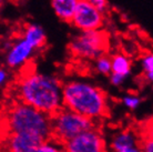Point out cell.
Masks as SVG:
<instances>
[{
  "instance_id": "cell-1",
  "label": "cell",
  "mask_w": 153,
  "mask_h": 152,
  "mask_svg": "<svg viewBox=\"0 0 153 152\" xmlns=\"http://www.w3.org/2000/svg\"><path fill=\"white\" fill-rule=\"evenodd\" d=\"M62 83L52 75L30 70L23 72L15 84L16 100L52 115L62 108Z\"/></svg>"
},
{
  "instance_id": "cell-2",
  "label": "cell",
  "mask_w": 153,
  "mask_h": 152,
  "mask_svg": "<svg viewBox=\"0 0 153 152\" xmlns=\"http://www.w3.org/2000/svg\"><path fill=\"white\" fill-rule=\"evenodd\" d=\"M62 108L89 119L100 120L110 114L107 93L93 84L72 80L62 84Z\"/></svg>"
},
{
  "instance_id": "cell-3",
  "label": "cell",
  "mask_w": 153,
  "mask_h": 152,
  "mask_svg": "<svg viewBox=\"0 0 153 152\" xmlns=\"http://www.w3.org/2000/svg\"><path fill=\"white\" fill-rule=\"evenodd\" d=\"M50 117L19 101H12L0 117V138L28 134L47 141L50 139Z\"/></svg>"
},
{
  "instance_id": "cell-4",
  "label": "cell",
  "mask_w": 153,
  "mask_h": 152,
  "mask_svg": "<svg viewBox=\"0 0 153 152\" xmlns=\"http://www.w3.org/2000/svg\"><path fill=\"white\" fill-rule=\"evenodd\" d=\"M99 121L100 120L89 119L61 108L56 113L50 115L51 132L49 140L63 147L68 141L81 133L89 130H98Z\"/></svg>"
},
{
  "instance_id": "cell-5",
  "label": "cell",
  "mask_w": 153,
  "mask_h": 152,
  "mask_svg": "<svg viewBox=\"0 0 153 152\" xmlns=\"http://www.w3.org/2000/svg\"><path fill=\"white\" fill-rule=\"evenodd\" d=\"M110 48V37L107 31H79L69 43V51L73 57L83 60H96L105 54Z\"/></svg>"
},
{
  "instance_id": "cell-6",
  "label": "cell",
  "mask_w": 153,
  "mask_h": 152,
  "mask_svg": "<svg viewBox=\"0 0 153 152\" xmlns=\"http://www.w3.org/2000/svg\"><path fill=\"white\" fill-rule=\"evenodd\" d=\"M70 23L79 31L100 30L104 25V15L97 10L88 0H79Z\"/></svg>"
},
{
  "instance_id": "cell-7",
  "label": "cell",
  "mask_w": 153,
  "mask_h": 152,
  "mask_svg": "<svg viewBox=\"0 0 153 152\" xmlns=\"http://www.w3.org/2000/svg\"><path fill=\"white\" fill-rule=\"evenodd\" d=\"M65 152H107L105 141L99 130H89L63 145Z\"/></svg>"
},
{
  "instance_id": "cell-8",
  "label": "cell",
  "mask_w": 153,
  "mask_h": 152,
  "mask_svg": "<svg viewBox=\"0 0 153 152\" xmlns=\"http://www.w3.org/2000/svg\"><path fill=\"white\" fill-rule=\"evenodd\" d=\"M0 142L2 152H36L45 141L28 134H10L0 138Z\"/></svg>"
},
{
  "instance_id": "cell-9",
  "label": "cell",
  "mask_w": 153,
  "mask_h": 152,
  "mask_svg": "<svg viewBox=\"0 0 153 152\" xmlns=\"http://www.w3.org/2000/svg\"><path fill=\"white\" fill-rule=\"evenodd\" d=\"M37 50L30 42L20 37L13 43H11L7 51L6 62L9 68H19L22 67L30 60Z\"/></svg>"
},
{
  "instance_id": "cell-10",
  "label": "cell",
  "mask_w": 153,
  "mask_h": 152,
  "mask_svg": "<svg viewBox=\"0 0 153 152\" xmlns=\"http://www.w3.org/2000/svg\"><path fill=\"white\" fill-rule=\"evenodd\" d=\"M21 37L25 38L33 46L36 50L41 49L46 45L47 36L46 31L40 25L37 23H28L25 26Z\"/></svg>"
},
{
  "instance_id": "cell-11",
  "label": "cell",
  "mask_w": 153,
  "mask_h": 152,
  "mask_svg": "<svg viewBox=\"0 0 153 152\" xmlns=\"http://www.w3.org/2000/svg\"><path fill=\"white\" fill-rule=\"evenodd\" d=\"M79 0H51V8L58 18L70 23L78 7Z\"/></svg>"
},
{
  "instance_id": "cell-12",
  "label": "cell",
  "mask_w": 153,
  "mask_h": 152,
  "mask_svg": "<svg viewBox=\"0 0 153 152\" xmlns=\"http://www.w3.org/2000/svg\"><path fill=\"white\" fill-rule=\"evenodd\" d=\"M111 59V73H117L120 76L129 77L132 70L131 59L122 52H117L110 56Z\"/></svg>"
},
{
  "instance_id": "cell-13",
  "label": "cell",
  "mask_w": 153,
  "mask_h": 152,
  "mask_svg": "<svg viewBox=\"0 0 153 152\" xmlns=\"http://www.w3.org/2000/svg\"><path fill=\"white\" fill-rule=\"evenodd\" d=\"M111 147L114 152L121 151V150L132 148V147H138V140H137L134 132H132L131 130H126L115 136L112 141Z\"/></svg>"
},
{
  "instance_id": "cell-14",
  "label": "cell",
  "mask_w": 153,
  "mask_h": 152,
  "mask_svg": "<svg viewBox=\"0 0 153 152\" xmlns=\"http://www.w3.org/2000/svg\"><path fill=\"white\" fill-rule=\"evenodd\" d=\"M94 68L99 73L109 76L111 73V59L109 54H102L94 60Z\"/></svg>"
},
{
  "instance_id": "cell-15",
  "label": "cell",
  "mask_w": 153,
  "mask_h": 152,
  "mask_svg": "<svg viewBox=\"0 0 153 152\" xmlns=\"http://www.w3.org/2000/svg\"><path fill=\"white\" fill-rule=\"evenodd\" d=\"M141 68L146 79L149 82L153 80V54L152 52H146L141 58Z\"/></svg>"
},
{
  "instance_id": "cell-16",
  "label": "cell",
  "mask_w": 153,
  "mask_h": 152,
  "mask_svg": "<svg viewBox=\"0 0 153 152\" xmlns=\"http://www.w3.org/2000/svg\"><path fill=\"white\" fill-rule=\"evenodd\" d=\"M36 152H65V151H63V147L62 145H58V143L53 142L52 140H47L39 145V148L37 149Z\"/></svg>"
},
{
  "instance_id": "cell-17",
  "label": "cell",
  "mask_w": 153,
  "mask_h": 152,
  "mask_svg": "<svg viewBox=\"0 0 153 152\" xmlns=\"http://www.w3.org/2000/svg\"><path fill=\"white\" fill-rule=\"evenodd\" d=\"M122 101L124 103V106L130 108V109H135L140 104V98H139L138 95H124Z\"/></svg>"
},
{
  "instance_id": "cell-18",
  "label": "cell",
  "mask_w": 153,
  "mask_h": 152,
  "mask_svg": "<svg viewBox=\"0 0 153 152\" xmlns=\"http://www.w3.org/2000/svg\"><path fill=\"white\" fill-rule=\"evenodd\" d=\"M89 2L96 8L97 10H99L101 13H105L109 8V1L108 0H88Z\"/></svg>"
},
{
  "instance_id": "cell-19",
  "label": "cell",
  "mask_w": 153,
  "mask_h": 152,
  "mask_svg": "<svg viewBox=\"0 0 153 152\" xmlns=\"http://www.w3.org/2000/svg\"><path fill=\"white\" fill-rule=\"evenodd\" d=\"M110 82H111L113 86H121V84L124 82L126 78L120 75H117V73H110Z\"/></svg>"
},
{
  "instance_id": "cell-20",
  "label": "cell",
  "mask_w": 153,
  "mask_h": 152,
  "mask_svg": "<svg viewBox=\"0 0 153 152\" xmlns=\"http://www.w3.org/2000/svg\"><path fill=\"white\" fill-rule=\"evenodd\" d=\"M7 78H8V72L4 70V69L0 68V86H1V84H4V82H6Z\"/></svg>"
},
{
  "instance_id": "cell-21",
  "label": "cell",
  "mask_w": 153,
  "mask_h": 152,
  "mask_svg": "<svg viewBox=\"0 0 153 152\" xmlns=\"http://www.w3.org/2000/svg\"><path fill=\"white\" fill-rule=\"evenodd\" d=\"M117 152H142V150L140 149V147H132V148L129 149H124V150H121V151H117Z\"/></svg>"
},
{
  "instance_id": "cell-22",
  "label": "cell",
  "mask_w": 153,
  "mask_h": 152,
  "mask_svg": "<svg viewBox=\"0 0 153 152\" xmlns=\"http://www.w3.org/2000/svg\"><path fill=\"white\" fill-rule=\"evenodd\" d=\"M4 2H6V0H0V8H1L2 6H4Z\"/></svg>"
}]
</instances>
